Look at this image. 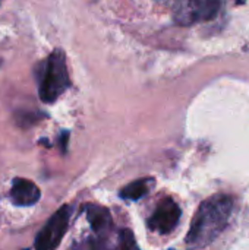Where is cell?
<instances>
[{"label": "cell", "mask_w": 249, "mask_h": 250, "mask_svg": "<svg viewBox=\"0 0 249 250\" xmlns=\"http://www.w3.org/2000/svg\"><path fill=\"white\" fill-rule=\"evenodd\" d=\"M1 1H3V0H0V4H1Z\"/></svg>", "instance_id": "obj_10"}, {"label": "cell", "mask_w": 249, "mask_h": 250, "mask_svg": "<svg viewBox=\"0 0 249 250\" xmlns=\"http://www.w3.org/2000/svg\"><path fill=\"white\" fill-rule=\"evenodd\" d=\"M87 218H88L92 230L97 234H106L107 231H110V229L113 226V220H112L109 209L98 207V205L87 207Z\"/></svg>", "instance_id": "obj_7"}, {"label": "cell", "mask_w": 249, "mask_h": 250, "mask_svg": "<svg viewBox=\"0 0 249 250\" xmlns=\"http://www.w3.org/2000/svg\"><path fill=\"white\" fill-rule=\"evenodd\" d=\"M233 201L227 195H216L201 204L192 220L186 236V245L191 248H205L211 245L227 227Z\"/></svg>", "instance_id": "obj_1"}, {"label": "cell", "mask_w": 249, "mask_h": 250, "mask_svg": "<svg viewBox=\"0 0 249 250\" xmlns=\"http://www.w3.org/2000/svg\"><path fill=\"white\" fill-rule=\"evenodd\" d=\"M69 220H70V207L65 205L60 209H57L51 215V218L45 223V226L40 230V233L35 237L34 246L38 250L56 249L68 231Z\"/></svg>", "instance_id": "obj_4"}, {"label": "cell", "mask_w": 249, "mask_h": 250, "mask_svg": "<svg viewBox=\"0 0 249 250\" xmlns=\"http://www.w3.org/2000/svg\"><path fill=\"white\" fill-rule=\"evenodd\" d=\"M122 249H131V248H136L134 234L129 230H122L120 231V245Z\"/></svg>", "instance_id": "obj_9"}, {"label": "cell", "mask_w": 249, "mask_h": 250, "mask_svg": "<svg viewBox=\"0 0 249 250\" xmlns=\"http://www.w3.org/2000/svg\"><path fill=\"white\" fill-rule=\"evenodd\" d=\"M179 220H181L179 205L172 198H166L157 205L156 211L150 217L148 227L158 234H169L178 227Z\"/></svg>", "instance_id": "obj_5"}, {"label": "cell", "mask_w": 249, "mask_h": 250, "mask_svg": "<svg viewBox=\"0 0 249 250\" xmlns=\"http://www.w3.org/2000/svg\"><path fill=\"white\" fill-rule=\"evenodd\" d=\"M35 78L41 101L45 104L54 103L70 86L63 50L56 48L44 62H41L37 67Z\"/></svg>", "instance_id": "obj_2"}, {"label": "cell", "mask_w": 249, "mask_h": 250, "mask_svg": "<svg viewBox=\"0 0 249 250\" xmlns=\"http://www.w3.org/2000/svg\"><path fill=\"white\" fill-rule=\"evenodd\" d=\"M153 185V180L151 179H141V180H136L128 186H125L122 190H120V196L125 199V201H138L141 199L142 196H145L148 192H150V188Z\"/></svg>", "instance_id": "obj_8"}, {"label": "cell", "mask_w": 249, "mask_h": 250, "mask_svg": "<svg viewBox=\"0 0 249 250\" xmlns=\"http://www.w3.org/2000/svg\"><path fill=\"white\" fill-rule=\"evenodd\" d=\"M0 63H1V62H0Z\"/></svg>", "instance_id": "obj_11"}, {"label": "cell", "mask_w": 249, "mask_h": 250, "mask_svg": "<svg viewBox=\"0 0 249 250\" xmlns=\"http://www.w3.org/2000/svg\"><path fill=\"white\" fill-rule=\"evenodd\" d=\"M220 10V0H178L175 19L181 25L211 21Z\"/></svg>", "instance_id": "obj_3"}, {"label": "cell", "mask_w": 249, "mask_h": 250, "mask_svg": "<svg viewBox=\"0 0 249 250\" xmlns=\"http://www.w3.org/2000/svg\"><path fill=\"white\" fill-rule=\"evenodd\" d=\"M41 198V192L35 183L26 179H15L10 189V201L18 207H31Z\"/></svg>", "instance_id": "obj_6"}]
</instances>
